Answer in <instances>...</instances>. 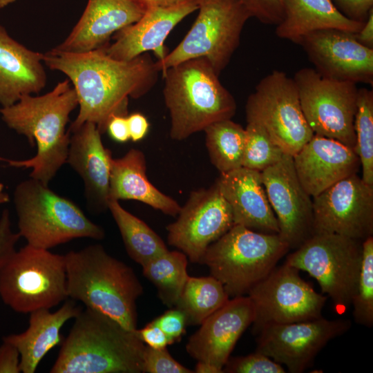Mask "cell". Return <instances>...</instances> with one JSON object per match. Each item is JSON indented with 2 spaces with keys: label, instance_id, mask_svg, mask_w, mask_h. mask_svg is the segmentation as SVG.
I'll return each instance as SVG.
<instances>
[{
  "label": "cell",
  "instance_id": "1",
  "mask_svg": "<svg viewBox=\"0 0 373 373\" xmlns=\"http://www.w3.org/2000/svg\"><path fill=\"white\" fill-rule=\"evenodd\" d=\"M43 61L65 74L75 90L79 109L70 133L92 122L104 133L112 116L127 115L129 97H142L154 86L159 73L148 52L121 61L103 48L82 53L52 49L44 54Z\"/></svg>",
  "mask_w": 373,
  "mask_h": 373
},
{
  "label": "cell",
  "instance_id": "2",
  "mask_svg": "<svg viewBox=\"0 0 373 373\" xmlns=\"http://www.w3.org/2000/svg\"><path fill=\"white\" fill-rule=\"evenodd\" d=\"M77 106L75 90L66 79L44 95H24L15 104L1 107L2 121L24 135L31 146L36 145L37 153L27 160L0 157V161L13 167L31 168L30 177L48 185L66 164L70 139L66 127L70 114Z\"/></svg>",
  "mask_w": 373,
  "mask_h": 373
},
{
  "label": "cell",
  "instance_id": "3",
  "mask_svg": "<svg viewBox=\"0 0 373 373\" xmlns=\"http://www.w3.org/2000/svg\"><path fill=\"white\" fill-rule=\"evenodd\" d=\"M136 330L86 307L75 318L50 372L141 373L146 345Z\"/></svg>",
  "mask_w": 373,
  "mask_h": 373
},
{
  "label": "cell",
  "instance_id": "4",
  "mask_svg": "<svg viewBox=\"0 0 373 373\" xmlns=\"http://www.w3.org/2000/svg\"><path fill=\"white\" fill-rule=\"evenodd\" d=\"M68 296L135 331L143 287L133 269L93 245L64 255Z\"/></svg>",
  "mask_w": 373,
  "mask_h": 373
},
{
  "label": "cell",
  "instance_id": "5",
  "mask_svg": "<svg viewBox=\"0 0 373 373\" xmlns=\"http://www.w3.org/2000/svg\"><path fill=\"white\" fill-rule=\"evenodd\" d=\"M163 97L171 118L170 137L177 141L236 114L233 96L204 57L191 59L162 73Z\"/></svg>",
  "mask_w": 373,
  "mask_h": 373
},
{
  "label": "cell",
  "instance_id": "6",
  "mask_svg": "<svg viewBox=\"0 0 373 373\" xmlns=\"http://www.w3.org/2000/svg\"><path fill=\"white\" fill-rule=\"evenodd\" d=\"M18 233L34 247L50 249L73 239L102 240L104 229L88 219L70 200L40 181L19 182L13 192Z\"/></svg>",
  "mask_w": 373,
  "mask_h": 373
},
{
  "label": "cell",
  "instance_id": "7",
  "mask_svg": "<svg viewBox=\"0 0 373 373\" xmlns=\"http://www.w3.org/2000/svg\"><path fill=\"white\" fill-rule=\"evenodd\" d=\"M278 233H265L233 224L211 244L200 264L219 280L229 297L247 294L289 250Z\"/></svg>",
  "mask_w": 373,
  "mask_h": 373
},
{
  "label": "cell",
  "instance_id": "8",
  "mask_svg": "<svg viewBox=\"0 0 373 373\" xmlns=\"http://www.w3.org/2000/svg\"><path fill=\"white\" fill-rule=\"evenodd\" d=\"M0 296L19 313L50 309L68 298L64 255L26 245L0 268Z\"/></svg>",
  "mask_w": 373,
  "mask_h": 373
},
{
  "label": "cell",
  "instance_id": "9",
  "mask_svg": "<svg viewBox=\"0 0 373 373\" xmlns=\"http://www.w3.org/2000/svg\"><path fill=\"white\" fill-rule=\"evenodd\" d=\"M198 16L184 39L155 61L159 72L204 57L220 75L238 48L245 24L251 17L243 4L239 0H198Z\"/></svg>",
  "mask_w": 373,
  "mask_h": 373
},
{
  "label": "cell",
  "instance_id": "10",
  "mask_svg": "<svg viewBox=\"0 0 373 373\" xmlns=\"http://www.w3.org/2000/svg\"><path fill=\"white\" fill-rule=\"evenodd\" d=\"M361 262L362 241L334 233H314L285 260L316 279L338 313L351 305Z\"/></svg>",
  "mask_w": 373,
  "mask_h": 373
},
{
  "label": "cell",
  "instance_id": "11",
  "mask_svg": "<svg viewBox=\"0 0 373 373\" xmlns=\"http://www.w3.org/2000/svg\"><path fill=\"white\" fill-rule=\"evenodd\" d=\"M247 123L262 126L285 154L294 155L314 136L294 79L280 70L262 78L247 98Z\"/></svg>",
  "mask_w": 373,
  "mask_h": 373
},
{
  "label": "cell",
  "instance_id": "12",
  "mask_svg": "<svg viewBox=\"0 0 373 373\" xmlns=\"http://www.w3.org/2000/svg\"><path fill=\"white\" fill-rule=\"evenodd\" d=\"M294 80L303 115L314 134L354 150L356 84L325 77L312 68L298 70Z\"/></svg>",
  "mask_w": 373,
  "mask_h": 373
},
{
  "label": "cell",
  "instance_id": "13",
  "mask_svg": "<svg viewBox=\"0 0 373 373\" xmlns=\"http://www.w3.org/2000/svg\"><path fill=\"white\" fill-rule=\"evenodd\" d=\"M300 270L285 262L248 291L256 331L271 324L307 321L322 317L327 296L303 280Z\"/></svg>",
  "mask_w": 373,
  "mask_h": 373
},
{
  "label": "cell",
  "instance_id": "14",
  "mask_svg": "<svg viewBox=\"0 0 373 373\" xmlns=\"http://www.w3.org/2000/svg\"><path fill=\"white\" fill-rule=\"evenodd\" d=\"M177 220L166 226L168 243L200 263L208 247L233 224L231 209L215 183L191 192Z\"/></svg>",
  "mask_w": 373,
  "mask_h": 373
},
{
  "label": "cell",
  "instance_id": "15",
  "mask_svg": "<svg viewBox=\"0 0 373 373\" xmlns=\"http://www.w3.org/2000/svg\"><path fill=\"white\" fill-rule=\"evenodd\" d=\"M312 204L314 233H334L361 241L372 236L373 186L358 173L312 198Z\"/></svg>",
  "mask_w": 373,
  "mask_h": 373
},
{
  "label": "cell",
  "instance_id": "16",
  "mask_svg": "<svg viewBox=\"0 0 373 373\" xmlns=\"http://www.w3.org/2000/svg\"><path fill=\"white\" fill-rule=\"evenodd\" d=\"M350 320L323 317L302 322L271 324L258 332L257 349L291 373H301L310 367L318 352L332 339L347 332Z\"/></svg>",
  "mask_w": 373,
  "mask_h": 373
},
{
  "label": "cell",
  "instance_id": "17",
  "mask_svg": "<svg viewBox=\"0 0 373 373\" xmlns=\"http://www.w3.org/2000/svg\"><path fill=\"white\" fill-rule=\"evenodd\" d=\"M261 173L278 220V234L289 249H295L314 233L312 198L300 182L289 155L285 154Z\"/></svg>",
  "mask_w": 373,
  "mask_h": 373
},
{
  "label": "cell",
  "instance_id": "18",
  "mask_svg": "<svg viewBox=\"0 0 373 373\" xmlns=\"http://www.w3.org/2000/svg\"><path fill=\"white\" fill-rule=\"evenodd\" d=\"M298 44L321 75L355 84H373V48L359 43L354 33L321 30L307 35Z\"/></svg>",
  "mask_w": 373,
  "mask_h": 373
},
{
  "label": "cell",
  "instance_id": "19",
  "mask_svg": "<svg viewBox=\"0 0 373 373\" xmlns=\"http://www.w3.org/2000/svg\"><path fill=\"white\" fill-rule=\"evenodd\" d=\"M254 309L249 297H233L207 317L186 345L187 353L198 361L223 370L236 343L253 323Z\"/></svg>",
  "mask_w": 373,
  "mask_h": 373
},
{
  "label": "cell",
  "instance_id": "20",
  "mask_svg": "<svg viewBox=\"0 0 373 373\" xmlns=\"http://www.w3.org/2000/svg\"><path fill=\"white\" fill-rule=\"evenodd\" d=\"M198 8V0H189L170 7H149L134 23L113 37L115 41L103 47L111 58L129 61L152 51L157 60L168 53L164 41L172 30L186 17Z\"/></svg>",
  "mask_w": 373,
  "mask_h": 373
},
{
  "label": "cell",
  "instance_id": "21",
  "mask_svg": "<svg viewBox=\"0 0 373 373\" xmlns=\"http://www.w3.org/2000/svg\"><path fill=\"white\" fill-rule=\"evenodd\" d=\"M146 10L135 0H88L70 33L52 49L82 53L103 48L112 36L137 21Z\"/></svg>",
  "mask_w": 373,
  "mask_h": 373
},
{
  "label": "cell",
  "instance_id": "22",
  "mask_svg": "<svg viewBox=\"0 0 373 373\" xmlns=\"http://www.w3.org/2000/svg\"><path fill=\"white\" fill-rule=\"evenodd\" d=\"M292 157L297 177L312 198L357 174L361 167L359 157L352 148L316 135Z\"/></svg>",
  "mask_w": 373,
  "mask_h": 373
},
{
  "label": "cell",
  "instance_id": "23",
  "mask_svg": "<svg viewBox=\"0 0 373 373\" xmlns=\"http://www.w3.org/2000/svg\"><path fill=\"white\" fill-rule=\"evenodd\" d=\"M72 133L66 163L82 178L89 209L102 213L110 200L111 151L94 123L86 122Z\"/></svg>",
  "mask_w": 373,
  "mask_h": 373
},
{
  "label": "cell",
  "instance_id": "24",
  "mask_svg": "<svg viewBox=\"0 0 373 373\" xmlns=\"http://www.w3.org/2000/svg\"><path fill=\"white\" fill-rule=\"evenodd\" d=\"M216 182L231 209L234 224L265 233H279L260 171L242 166L221 173Z\"/></svg>",
  "mask_w": 373,
  "mask_h": 373
},
{
  "label": "cell",
  "instance_id": "25",
  "mask_svg": "<svg viewBox=\"0 0 373 373\" xmlns=\"http://www.w3.org/2000/svg\"><path fill=\"white\" fill-rule=\"evenodd\" d=\"M44 54L27 48L0 24V105L11 106L27 95L38 94L47 76Z\"/></svg>",
  "mask_w": 373,
  "mask_h": 373
},
{
  "label": "cell",
  "instance_id": "26",
  "mask_svg": "<svg viewBox=\"0 0 373 373\" xmlns=\"http://www.w3.org/2000/svg\"><path fill=\"white\" fill-rule=\"evenodd\" d=\"M82 310L70 299L55 312L39 309L30 313L29 325L20 334L6 336L3 341L14 345L20 354L23 373H34L45 355L61 341L60 331L70 319Z\"/></svg>",
  "mask_w": 373,
  "mask_h": 373
},
{
  "label": "cell",
  "instance_id": "27",
  "mask_svg": "<svg viewBox=\"0 0 373 373\" xmlns=\"http://www.w3.org/2000/svg\"><path fill=\"white\" fill-rule=\"evenodd\" d=\"M146 162L142 151L130 149L124 156L112 158L110 200H134L144 203L163 213L175 216L180 205L173 198L158 190L149 180Z\"/></svg>",
  "mask_w": 373,
  "mask_h": 373
},
{
  "label": "cell",
  "instance_id": "28",
  "mask_svg": "<svg viewBox=\"0 0 373 373\" xmlns=\"http://www.w3.org/2000/svg\"><path fill=\"white\" fill-rule=\"evenodd\" d=\"M364 23L345 16L332 0H285L284 17L275 32L280 39L298 44L307 35L321 30L356 34Z\"/></svg>",
  "mask_w": 373,
  "mask_h": 373
},
{
  "label": "cell",
  "instance_id": "29",
  "mask_svg": "<svg viewBox=\"0 0 373 373\" xmlns=\"http://www.w3.org/2000/svg\"><path fill=\"white\" fill-rule=\"evenodd\" d=\"M108 209L118 227L129 257L141 266L169 251L162 239L143 220L135 216L115 200Z\"/></svg>",
  "mask_w": 373,
  "mask_h": 373
},
{
  "label": "cell",
  "instance_id": "30",
  "mask_svg": "<svg viewBox=\"0 0 373 373\" xmlns=\"http://www.w3.org/2000/svg\"><path fill=\"white\" fill-rule=\"evenodd\" d=\"M229 299L222 283L210 276H189L175 308L186 318V325H200Z\"/></svg>",
  "mask_w": 373,
  "mask_h": 373
},
{
  "label": "cell",
  "instance_id": "31",
  "mask_svg": "<svg viewBox=\"0 0 373 373\" xmlns=\"http://www.w3.org/2000/svg\"><path fill=\"white\" fill-rule=\"evenodd\" d=\"M203 131L210 160L220 174L242 166L245 128L229 119L215 122Z\"/></svg>",
  "mask_w": 373,
  "mask_h": 373
},
{
  "label": "cell",
  "instance_id": "32",
  "mask_svg": "<svg viewBox=\"0 0 373 373\" xmlns=\"http://www.w3.org/2000/svg\"><path fill=\"white\" fill-rule=\"evenodd\" d=\"M187 256L178 251L166 252L142 266V273L156 287L162 303L175 306L187 281Z\"/></svg>",
  "mask_w": 373,
  "mask_h": 373
},
{
  "label": "cell",
  "instance_id": "33",
  "mask_svg": "<svg viewBox=\"0 0 373 373\" xmlns=\"http://www.w3.org/2000/svg\"><path fill=\"white\" fill-rule=\"evenodd\" d=\"M354 151L362 167V179L373 186V91L358 90L357 109L354 119Z\"/></svg>",
  "mask_w": 373,
  "mask_h": 373
},
{
  "label": "cell",
  "instance_id": "34",
  "mask_svg": "<svg viewBox=\"0 0 373 373\" xmlns=\"http://www.w3.org/2000/svg\"><path fill=\"white\" fill-rule=\"evenodd\" d=\"M351 305L353 317L358 324L372 327L373 325V237L362 241L361 273Z\"/></svg>",
  "mask_w": 373,
  "mask_h": 373
},
{
  "label": "cell",
  "instance_id": "35",
  "mask_svg": "<svg viewBox=\"0 0 373 373\" xmlns=\"http://www.w3.org/2000/svg\"><path fill=\"white\" fill-rule=\"evenodd\" d=\"M242 167L262 171L280 161L285 153L260 125L247 123Z\"/></svg>",
  "mask_w": 373,
  "mask_h": 373
},
{
  "label": "cell",
  "instance_id": "36",
  "mask_svg": "<svg viewBox=\"0 0 373 373\" xmlns=\"http://www.w3.org/2000/svg\"><path fill=\"white\" fill-rule=\"evenodd\" d=\"M224 372L231 373H285L282 365L256 351L255 353L229 359Z\"/></svg>",
  "mask_w": 373,
  "mask_h": 373
},
{
  "label": "cell",
  "instance_id": "37",
  "mask_svg": "<svg viewBox=\"0 0 373 373\" xmlns=\"http://www.w3.org/2000/svg\"><path fill=\"white\" fill-rule=\"evenodd\" d=\"M143 373H193L194 371L175 361L165 348L146 345L143 353Z\"/></svg>",
  "mask_w": 373,
  "mask_h": 373
},
{
  "label": "cell",
  "instance_id": "38",
  "mask_svg": "<svg viewBox=\"0 0 373 373\" xmlns=\"http://www.w3.org/2000/svg\"><path fill=\"white\" fill-rule=\"evenodd\" d=\"M251 17L267 25H278L284 17L285 0H239Z\"/></svg>",
  "mask_w": 373,
  "mask_h": 373
},
{
  "label": "cell",
  "instance_id": "39",
  "mask_svg": "<svg viewBox=\"0 0 373 373\" xmlns=\"http://www.w3.org/2000/svg\"><path fill=\"white\" fill-rule=\"evenodd\" d=\"M20 238L17 232L12 230L10 211L3 209L0 217V268L16 251Z\"/></svg>",
  "mask_w": 373,
  "mask_h": 373
},
{
  "label": "cell",
  "instance_id": "40",
  "mask_svg": "<svg viewBox=\"0 0 373 373\" xmlns=\"http://www.w3.org/2000/svg\"><path fill=\"white\" fill-rule=\"evenodd\" d=\"M153 321L173 342L180 338L186 325L184 314L177 308L166 311Z\"/></svg>",
  "mask_w": 373,
  "mask_h": 373
},
{
  "label": "cell",
  "instance_id": "41",
  "mask_svg": "<svg viewBox=\"0 0 373 373\" xmlns=\"http://www.w3.org/2000/svg\"><path fill=\"white\" fill-rule=\"evenodd\" d=\"M337 8L350 19L365 22L371 10L373 0H334Z\"/></svg>",
  "mask_w": 373,
  "mask_h": 373
},
{
  "label": "cell",
  "instance_id": "42",
  "mask_svg": "<svg viewBox=\"0 0 373 373\" xmlns=\"http://www.w3.org/2000/svg\"><path fill=\"white\" fill-rule=\"evenodd\" d=\"M136 332L141 341L153 348H165L174 343L153 321Z\"/></svg>",
  "mask_w": 373,
  "mask_h": 373
},
{
  "label": "cell",
  "instance_id": "43",
  "mask_svg": "<svg viewBox=\"0 0 373 373\" xmlns=\"http://www.w3.org/2000/svg\"><path fill=\"white\" fill-rule=\"evenodd\" d=\"M20 354L12 343L3 341L0 346V373H19Z\"/></svg>",
  "mask_w": 373,
  "mask_h": 373
},
{
  "label": "cell",
  "instance_id": "44",
  "mask_svg": "<svg viewBox=\"0 0 373 373\" xmlns=\"http://www.w3.org/2000/svg\"><path fill=\"white\" fill-rule=\"evenodd\" d=\"M106 131L114 141L126 142L130 139L127 116H112L107 124Z\"/></svg>",
  "mask_w": 373,
  "mask_h": 373
},
{
  "label": "cell",
  "instance_id": "45",
  "mask_svg": "<svg viewBox=\"0 0 373 373\" xmlns=\"http://www.w3.org/2000/svg\"><path fill=\"white\" fill-rule=\"evenodd\" d=\"M130 139L133 142L142 140L147 134L149 123L146 117L140 113H134L127 116Z\"/></svg>",
  "mask_w": 373,
  "mask_h": 373
},
{
  "label": "cell",
  "instance_id": "46",
  "mask_svg": "<svg viewBox=\"0 0 373 373\" xmlns=\"http://www.w3.org/2000/svg\"><path fill=\"white\" fill-rule=\"evenodd\" d=\"M354 37L363 46L373 48V9L370 10L361 30L354 34Z\"/></svg>",
  "mask_w": 373,
  "mask_h": 373
},
{
  "label": "cell",
  "instance_id": "47",
  "mask_svg": "<svg viewBox=\"0 0 373 373\" xmlns=\"http://www.w3.org/2000/svg\"><path fill=\"white\" fill-rule=\"evenodd\" d=\"M144 5L146 8L149 7H170L180 4L189 0H135Z\"/></svg>",
  "mask_w": 373,
  "mask_h": 373
},
{
  "label": "cell",
  "instance_id": "48",
  "mask_svg": "<svg viewBox=\"0 0 373 373\" xmlns=\"http://www.w3.org/2000/svg\"><path fill=\"white\" fill-rule=\"evenodd\" d=\"M194 372L197 373H221L223 370L205 362L198 361Z\"/></svg>",
  "mask_w": 373,
  "mask_h": 373
},
{
  "label": "cell",
  "instance_id": "49",
  "mask_svg": "<svg viewBox=\"0 0 373 373\" xmlns=\"http://www.w3.org/2000/svg\"><path fill=\"white\" fill-rule=\"evenodd\" d=\"M10 201V197L5 191L3 184L0 183V205L7 203Z\"/></svg>",
  "mask_w": 373,
  "mask_h": 373
},
{
  "label": "cell",
  "instance_id": "50",
  "mask_svg": "<svg viewBox=\"0 0 373 373\" xmlns=\"http://www.w3.org/2000/svg\"><path fill=\"white\" fill-rule=\"evenodd\" d=\"M17 0H0V9H2L8 5L15 2Z\"/></svg>",
  "mask_w": 373,
  "mask_h": 373
}]
</instances>
